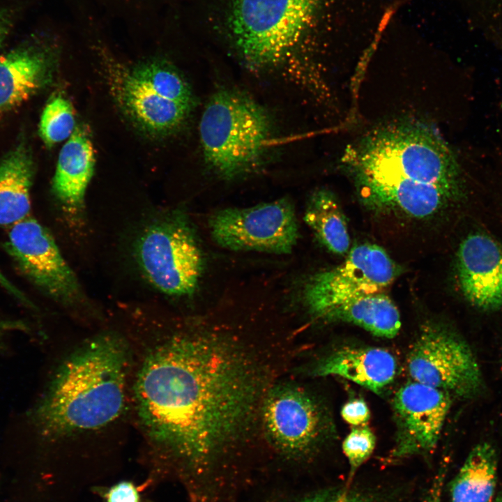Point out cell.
I'll return each mask as SVG.
<instances>
[{
  "label": "cell",
  "instance_id": "e0dca14e",
  "mask_svg": "<svg viewBox=\"0 0 502 502\" xmlns=\"http://www.w3.org/2000/svg\"><path fill=\"white\" fill-rule=\"evenodd\" d=\"M114 78L119 103L141 128L151 133L165 134L184 123L191 107L158 96L130 70L118 73Z\"/></svg>",
  "mask_w": 502,
  "mask_h": 502
},
{
  "label": "cell",
  "instance_id": "7c38bea8",
  "mask_svg": "<svg viewBox=\"0 0 502 502\" xmlns=\"http://www.w3.org/2000/svg\"><path fill=\"white\" fill-rule=\"evenodd\" d=\"M261 407L262 422L268 438L285 452H305L325 434L326 422L321 408L298 387H273L266 393Z\"/></svg>",
  "mask_w": 502,
  "mask_h": 502
},
{
  "label": "cell",
  "instance_id": "30bf717a",
  "mask_svg": "<svg viewBox=\"0 0 502 502\" xmlns=\"http://www.w3.org/2000/svg\"><path fill=\"white\" fill-rule=\"evenodd\" d=\"M9 228L6 249L32 283L66 305L83 298L77 278L44 226L29 216Z\"/></svg>",
  "mask_w": 502,
  "mask_h": 502
},
{
  "label": "cell",
  "instance_id": "ac0fdd59",
  "mask_svg": "<svg viewBox=\"0 0 502 502\" xmlns=\"http://www.w3.org/2000/svg\"><path fill=\"white\" fill-rule=\"evenodd\" d=\"M94 164L89 135L84 128L77 126L61 149L52 182L56 197L73 215H77L83 208Z\"/></svg>",
  "mask_w": 502,
  "mask_h": 502
},
{
  "label": "cell",
  "instance_id": "2e32d148",
  "mask_svg": "<svg viewBox=\"0 0 502 502\" xmlns=\"http://www.w3.org/2000/svg\"><path fill=\"white\" fill-rule=\"evenodd\" d=\"M397 370L396 358L385 349L345 347L319 360L310 373L338 376L380 394L394 381Z\"/></svg>",
  "mask_w": 502,
  "mask_h": 502
},
{
  "label": "cell",
  "instance_id": "4dcf8cb0",
  "mask_svg": "<svg viewBox=\"0 0 502 502\" xmlns=\"http://www.w3.org/2000/svg\"><path fill=\"white\" fill-rule=\"evenodd\" d=\"M13 23L11 10L0 8V37H6Z\"/></svg>",
  "mask_w": 502,
  "mask_h": 502
},
{
  "label": "cell",
  "instance_id": "ba28073f",
  "mask_svg": "<svg viewBox=\"0 0 502 502\" xmlns=\"http://www.w3.org/2000/svg\"><path fill=\"white\" fill-rule=\"evenodd\" d=\"M398 268L388 253L371 243L353 247L340 265L312 276L303 291L311 316L321 321L335 307L353 298L376 293L389 286Z\"/></svg>",
  "mask_w": 502,
  "mask_h": 502
},
{
  "label": "cell",
  "instance_id": "d6a6232c",
  "mask_svg": "<svg viewBox=\"0 0 502 502\" xmlns=\"http://www.w3.org/2000/svg\"><path fill=\"white\" fill-rule=\"evenodd\" d=\"M494 502H502V495L499 496Z\"/></svg>",
  "mask_w": 502,
  "mask_h": 502
},
{
  "label": "cell",
  "instance_id": "f546056e",
  "mask_svg": "<svg viewBox=\"0 0 502 502\" xmlns=\"http://www.w3.org/2000/svg\"><path fill=\"white\" fill-rule=\"evenodd\" d=\"M0 285L3 287L10 294L27 307L34 308L32 302L16 287L0 271Z\"/></svg>",
  "mask_w": 502,
  "mask_h": 502
},
{
  "label": "cell",
  "instance_id": "cb8c5ba5",
  "mask_svg": "<svg viewBox=\"0 0 502 502\" xmlns=\"http://www.w3.org/2000/svg\"><path fill=\"white\" fill-rule=\"evenodd\" d=\"M75 112L70 102L61 96L52 98L46 105L40 121L39 135L52 146L68 139L75 129Z\"/></svg>",
  "mask_w": 502,
  "mask_h": 502
},
{
  "label": "cell",
  "instance_id": "8992f818",
  "mask_svg": "<svg viewBox=\"0 0 502 502\" xmlns=\"http://www.w3.org/2000/svg\"><path fill=\"white\" fill-rule=\"evenodd\" d=\"M136 253L146 278L161 292L181 296L195 290L203 257L183 215L172 213L149 225L138 241Z\"/></svg>",
  "mask_w": 502,
  "mask_h": 502
},
{
  "label": "cell",
  "instance_id": "7402d4cb",
  "mask_svg": "<svg viewBox=\"0 0 502 502\" xmlns=\"http://www.w3.org/2000/svg\"><path fill=\"white\" fill-rule=\"evenodd\" d=\"M304 220L329 251L344 254L349 250L350 238L345 216L330 191L319 189L312 195Z\"/></svg>",
  "mask_w": 502,
  "mask_h": 502
},
{
  "label": "cell",
  "instance_id": "603a6c76",
  "mask_svg": "<svg viewBox=\"0 0 502 502\" xmlns=\"http://www.w3.org/2000/svg\"><path fill=\"white\" fill-rule=\"evenodd\" d=\"M131 74L158 96L191 107L193 96L189 85L172 67L161 61L142 63Z\"/></svg>",
  "mask_w": 502,
  "mask_h": 502
},
{
  "label": "cell",
  "instance_id": "83f0119b",
  "mask_svg": "<svg viewBox=\"0 0 502 502\" xmlns=\"http://www.w3.org/2000/svg\"><path fill=\"white\" fill-rule=\"evenodd\" d=\"M107 502H139V495L134 485L121 482L113 487L107 496Z\"/></svg>",
  "mask_w": 502,
  "mask_h": 502
},
{
  "label": "cell",
  "instance_id": "836d02e7",
  "mask_svg": "<svg viewBox=\"0 0 502 502\" xmlns=\"http://www.w3.org/2000/svg\"><path fill=\"white\" fill-rule=\"evenodd\" d=\"M5 38H6V37H0V47L1 46Z\"/></svg>",
  "mask_w": 502,
  "mask_h": 502
},
{
  "label": "cell",
  "instance_id": "52a82bcc",
  "mask_svg": "<svg viewBox=\"0 0 502 502\" xmlns=\"http://www.w3.org/2000/svg\"><path fill=\"white\" fill-rule=\"evenodd\" d=\"M407 370L413 381L462 399H473L485 390L480 365L462 337L443 326L427 324L409 349Z\"/></svg>",
  "mask_w": 502,
  "mask_h": 502
},
{
  "label": "cell",
  "instance_id": "5bb4252c",
  "mask_svg": "<svg viewBox=\"0 0 502 502\" xmlns=\"http://www.w3.org/2000/svg\"><path fill=\"white\" fill-rule=\"evenodd\" d=\"M355 183L367 206L402 212L417 218L432 216L464 199L441 187L411 180H356Z\"/></svg>",
  "mask_w": 502,
  "mask_h": 502
},
{
  "label": "cell",
  "instance_id": "1f68e13d",
  "mask_svg": "<svg viewBox=\"0 0 502 502\" xmlns=\"http://www.w3.org/2000/svg\"><path fill=\"white\" fill-rule=\"evenodd\" d=\"M442 478H439L434 483L426 502H441V487Z\"/></svg>",
  "mask_w": 502,
  "mask_h": 502
},
{
  "label": "cell",
  "instance_id": "3957f363",
  "mask_svg": "<svg viewBox=\"0 0 502 502\" xmlns=\"http://www.w3.org/2000/svg\"><path fill=\"white\" fill-rule=\"evenodd\" d=\"M342 162L354 180H411L466 196L453 151L436 129L419 121H401L370 131L347 148Z\"/></svg>",
  "mask_w": 502,
  "mask_h": 502
},
{
  "label": "cell",
  "instance_id": "9a60e30c",
  "mask_svg": "<svg viewBox=\"0 0 502 502\" xmlns=\"http://www.w3.org/2000/svg\"><path fill=\"white\" fill-rule=\"evenodd\" d=\"M53 61L51 49L29 39L0 56V110L27 100L46 82Z\"/></svg>",
  "mask_w": 502,
  "mask_h": 502
},
{
  "label": "cell",
  "instance_id": "d4e9b609",
  "mask_svg": "<svg viewBox=\"0 0 502 502\" xmlns=\"http://www.w3.org/2000/svg\"><path fill=\"white\" fill-rule=\"evenodd\" d=\"M376 437L365 425L354 427L342 443V450L349 464V480L372 454Z\"/></svg>",
  "mask_w": 502,
  "mask_h": 502
},
{
  "label": "cell",
  "instance_id": "4fadbf2b",
  "mask_svg": "<svg viewBox=\"0 0 502 502\" xmlns=\"http://www.w3.org/2000/svg\"><path fill=\"white\" fill-rule=\"evenodd\" d=\"M457 275L464 297L475 307L495 311L502 307V245L476 232L460 243Z\"/></svg>",
  "mask_w": 502,
  "mask_h": 502
},
{
  "label": "cell",
  "instance_id": "d6986e66",
  "mask_svg": "<svg viewBox=\"0 0 502 502\" xmlns=\"http://www.w3.org/2000/svg\"><path fill=\"white\" fill-rule=\"evenodd\" d=\"M33 169L24 142L0 160V227H10L29 216Z\"/></svg>",
  "mask_w": 502,
  "mask_h": 502
},
{
  "label": "cell",
  "instance_id": "5b68a950",
  "mask_svg": "<svg viewBox=\"0 0 502 502\" xmlns=\"http://www.w3.org/2000/svg\"><path fill=\"white\" fill-rule=\"evenodd\" d=\"M321 0H229L227 22L234 46L255 68L284 62L312 26Z\"/></svg>",
  "mask_w": 502,
  "mask_h": 502
},
{
  "label": "cell",
  "instance_id": "ffe728a7",
  "mask_svg": "<svg viewBox=\"0 0 502 502\" xmlns=\"http://www.w3.org/2000/svg\"><path fill=\"white\" fill-rule=\"evenodd\" d=\"M321 321L355 324L373 335L385 338L396 336L401 327L397 307L381 293L362 296L342 303L328 312Z\"/></svg>",
  "mask_w": 502,
  "mask_h": 502
},
{
  "label": "cell",
  "instance_id": "484cf974",
  "mask_svg": "<svg viewBox=\"0 0 502 502\" xmlns=\"http://www.w3.org/2000/svg\"><path fill=\"white\" fill-rule=\"evenodd\" d=\"M344 420L354 427L365 425L370 418L369 407L362 398L348 401L341 409Z\"/></svg>",
  "mask_w": 502,
  "mask_h": 502
},
{
  "label": "cell",
  "instance_id": "e575fe53",
  "mask_svg": "<svg viewBox=\"0 0 502 502\" xmlns=\"http://www.w3.org/2000/svg\"><path fill=\"white\" fill-rule=\"evenodd\" d=\"M501 107H502V103H501Z\"/></svg>",
  "mask_w": 502,
  "mask_h": 502
},
{
  "label": "cell",
  "instance_id": "44dd1931",
  "mask_svg": "<svg viewBox=\"0 0 502 502\" xmlns=\"http://www.w3.org/2000/svg\"><path fill=\"white\" fill-rule=\"evenodd\" d=\"M496 470L494 448L487 442L475 446L452 482V502H492Z\"/></svg>",
  "mask_w": 502,
  "mask_h": 502
},
{
  "label": "cell",
  "instance_id": "8fae6325",
  "mask_svg": "<svg viewBox=\"0 0 502 502\" xmlns=\"http://www.w3.org/2000/svg\"><path fill=\"white\" fill-rule=\"evenodd\" d=\"M452 404L450 393L413 381L395 393L392 406L396 424L391 457L429 454L435 448Z\"/></svg>",
  "mask_w": 502,
  "mask_h": 502
},
{
  "label": "cell",
  "instance_id": "277c9868",
  "mask_svg": "<svg viewBox=\"0 0 502 502\" xmlns=\"http://www.w3.org/2000/svg\"><path fill=\"white\" fill-rule=\"evenodd\" d=\"M271 128L267 112L250 96L219 89L207 102L199 123L206 165L228 180L252 172L268 150Z\"/></svg>",
  "mask_w": 502,
  "mask_h": 502
},
{
  "label": "cell",
  "instance_id": "6da1fadb",
  "mask_svg": "<svg viewBox=\"0 0 502 502\" xmlns=\"http://www.w3.org/2000/svg\"><path fill=\"white\" fill-rule=\"evenodd\" d=\"M268 381L262 363L235 337L175 332L146 351L133 383L134 409L151 442L202 459L252 424Z\"/></svg>",
  "mask_w": 502,
  "mask_h": 502
},
{
  "label": "cell",
  "instance_id": "f1b7e54d",
  "mask_svg": "<svg viewBox=\"0 0 502 502\" xmlns=\"http://www.w3.org/2000/svg\"><path fill=\"white\" fill-rule=\"evenodd\" d=\"M29 324L22 319H4L0 317V351L5 347L6 337L15 332L29 333Z\"/></svg>",
  "mask_w": 502,
  "mask_h": 502
},
{
  "label": "cell",
  "instance_id": "7a4b0ae2",
  "mask_svg": "<svg viewBox=\"0 0 502 502\" xmlns=\"http://www.w3.org/2000/svg\"><path fill=\"white\" fill-rule=\"evenodd\" d=\"M130 351L119 335L105 333L84 342L57 367L32 413L47 437L107 427L127 402Z\"/></svg>",
  "mask_w": 502,
  "mask_h": 502
},
{
  "label": "cell",
  "instance_id": "9c48e42d",
  "mask_svg": "<svg viewBox=\"0 0 502 502\" xmlns=\"http://www.w3.org/2000/svg\"><path fill=\"white\" fill-rule=\"evenodd\" d=\"M209 227L218 245L235 251L288 254L298 238L294 208L286 198L250 208L222 209L212 215Z\"/></svg>",
  "mask_w": 502,
  "mask_h": 502
},
{
  "label": "cell",
  "instance_id": "4316f807",
  "mask_svg": "<svg viewBox=\"0 0 502 502\" xmlns=\"http://www.w3.org/2000/svg\"><path fill=\"white\" fill-rule=\"evenodd\" d=\"M297 502H379L366 495L346 490L330 492L307 497Z\"/></svg>",
  "mask_w": 502,
  "mask_h": 502
}]
</instances>
